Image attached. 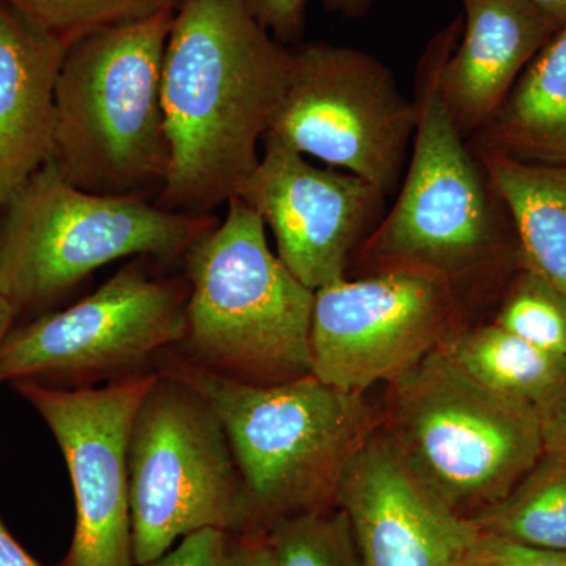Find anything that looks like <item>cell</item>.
<instances>
[{
  "mask_svg": "<svg viewBox=\"0 0 566 566\" xmlns=\"http://www.w3.org/2000/svg\"><path fill=\"white\" fill-rule=\"evenodd\" d=\"M290 66L292 51L245 0H182L164 54L170 164L159 207L208 214L238 197L259 166Z\"/></svg>",
  "mask_w": 566,
  "mask_h": 566,
  "instance_id": "cell-1",
  "label": "cell"
},
{
  "mask_svg": "<svg viewBox=\"0 0 566 566\" xmlns=\"http://www.w3.org/2000/svg\"><path fill=\"white\" fill-rule=\"evenodd\" d=\"M153 368L202 395L221 420L243 479L248 534L335 505L345 469L379 428L365 395L314 375L277 385L238 381L174 348L159 354Z\"/></svg>",
  "mask_w": 566,
  "mask_h": 566,
  "instance_id": "cell-2",
  "label": "cell"
},
{
  "mask_svg": "<svg viewBox=\"0 0 566 566\" xmlns=\"http://www.w3.org/2000/svg\"><path fill=\"white\" fill-rule=\"evenodd\" d=\"M461 28V18L450 22L424 51L417 71L419 122L400 191L357 259L371 273L416 268L442 275L464 305L465 289L493 277L510 251L520 249L485 166L439 95V66Z\"/></svg>",
  "mask_w": 566,
  "mask_h": 566,
  "instance_id": "cell-3",
  "label": "cell"
},
{
  "mask_svg": "<svg viewBox=\"0 0 566 566\" xmlns=\"http://www.w3.org/2000/svg\"><path fill=\"white\" fill-rule=\"evenodd\" d=\"M174 13L87 33L66 50L51 161L76 188L144 197L166 180L163 69Z\"/></svg>",
  "mask_w": 566,
  "mask_h": 566,
  "instance_id": "cell-4",
  "label": "cell"
},
{
  "mask_svg": "<svg viewBox=\"0 0 566 566\" xmlns=\"http://www.w3.org/2000/svg\"><path fill=\"white\" fill-rule=\"evenodd\" d=\"M185 252L186 333L181 356L255 385L312 375L315 292L268 244L266 226L240 197Z\"/></svg>",
  "mask_w": 566,
  "mask_h": 566,
  "instance_id": "cell-5",
  "label": "cell"
},
{
  "mask_svg": "<svg viewBox=\"0 0 566 566\" xmlns=\"http://www.w3.org/2000/svg\"><path fill=\"white\" fill-rule=\"evenodd\" d=\"M379 430L424 485L471 520L545 455L538 409L480 385L441 346L387 382Z\"/></svg>",
  "mask_w": 566,
  "mask_h": 566,
  "instance_id": "cell-6",
  "label": "cell"
},
{
  "mask_svg": "<svg viewBox=\"0 0 566 566\" xmlns=\"http://www.w3.org/2000/svg\"><path fill=\"white\" fill-rule=\"evenodd\" d=\"M0 223V294L17 316L44 307L98 268L134 255L174 260L218 226L144 197L71 185L50 161L14 193Z\"/></svg>",
  "mask_w": 566,
  "mask_h": 566,
  "instance_id": "cell-7",
  "label": "cell"
},
{
  "mask_svg": "<svg viewBox=\"0 0 566 566\" xmlns=\"http://www.w3.org/2000/svg\"><path fill=\"white\" fill-rule=\"evenodd\" d=\"M134 565L185 536L218 528L248 534V501L229 438L202 395L156 371L128 442Z\"/></svg>",
  "mask_w": 566,
  "mask_h": 566,
  "instance_id": "cell-8",
  "label": "cell"
},
{
  "mask_svg": "<svg viewBox=\"0 0 566 566\" xmlns=\"http://www.w3.org/2000/svg\"><path fill=\"white\" fill-rule=\"evenodd\" d=\"M417 122L416 99L406 98L389 66L356 48L316 41L292 51L268 134L389 197L403 180Z\"/></svg>",
  "mask_w": 566,
  "mask_h": 566,
  "instance_id": "cell-9",
  "label": "cell"
},
{
  "mask_svg": "<svg viewBox=\"0 0 566 566\" xmlns=\"http://www.w3.org/2000/svg\"><path fill=\"white\" fill-rule=\"evenodd\" d=\"M188 297L186 277L122 268L80 303L13 326L0 346V385L80 389L150 371L159 354L181 344Z\"/></svg>",
  "mask_w": 566,
  "mask_h": 566,
  "instance_id": "cell-10",
  "label": "cell"
},
{
  "mask_svg": "<svg viewBox=\"0 0 566 566\" xmlns=\"http://www.w3.org/2000/svg\"><path fill=\"white\" fill-rule=\"evenodd\" d=\"M464 305L442 275L390 268L315 292L312 375L349 394L389 382L461 329Z\"/></svg>",
  "mask_w": 566,
  "mask_h": 566,
  "instance_id": "cell-11",
  "label": "cell"
},
{
  "mask_svg": "<svg viewBox=\"0 0 566 566\" xmlns=\"http://www.w3.org/2000/svg\"><path fill=\"white\" fill-rule=\"evenodd\" d=\"M156 370L99 389L14 382L46 422L65 458L76 501L73 539L59 566H133L128 442Z\"/></svg>",
  "mask_w": 566,
  "mask_h": 566,
  "instance_id": "cell-12",
  "label": "cell"
},
{
  "mask_svg": "<svg viewBox=\"0 0 566 566\" xmlns=\"http://www.w3.org/2000/svg\"><path fill=\"white\" fill-rule=\"evenodd\" d=\"M238 197L270 227L283 264L308 289L340 281L386 214L387 196L364 178L322 169L274 136Z\"/></svg>",
  "mask_w": 566,
  "mask_h": 566,
  "instance_id": "cell-13",
  "label": "cell"
},
{
  "mask_svg": "<svg viewBox=\"0 0 566 566\" xmlns=\"http://www.w3.org/2000/svg\"><path fill=\"white\" fill-rule=\"evenodd\" d=\"M335 505L348 516L363 566H464L480 534L424 485L379 428L349 461Z\"/></svg>",
  "mask_w": 566,
  "mask_h": 566,
  "instance_id": "cell-14",
  "label": "cell"
},
{
  "mask_svg": "<svg viewBox=\"0 0 566 566\" xmlns=\"http://www.w3.org/2000/svg\"><path fill=\"white\" fill-rule=\"evenodd\" d=\"M463 28L438 71L447 114L465 140L485 125L560 25L531 0H461Z\"/></svg>",
  "mask_w": 566,
  "mask_h": 566,
  "instance_id": "cell-15",
  "label": "cell"
},
{
  "mask_svg": "<svg viewBox=\"0 0 566 566\" xmlns=\"http://www.w3.org/2000/svg\"><path fill=\"white\" fill-rule=\"evenodd\" d=\"M70 44L0 0V208L50 163L55 85Z\"/></svg>",
  "mask_w": 566,
  "mask_h": 566,
  "instance_id": "cell-16",
  "label": "cell"
},
{
  "mask_svg": "<svg viewBox=\"0 0 566 566\" xmlns=\"http://www.w3.org/2000/svg\"><path fill=\"white\" fill-rule=\"evenodd\" d=\"M472 150L566 167V25L528 62Z\"/></svg>",
  "mask_w": 566,
  "mask_h": 566,
  "instance_id": "cell-17",
  "label": "cell"
},
{
  "mask_svg": "<svg viewBox=\"0 0 566 566\" xmlns=\"http://www.w3.org/2000/svg\"><path fill=\"white\" fill-rule=\"evenodd\" d=\"M476 156L509 212L521 264L566 294V167Z\"/></svg>",
  "mask_w": 566,
  "mask_h": 566,
  "instance_id": "cell-18",
  "label": "cell"
},
{
  "mask_svg": "<svg viewBox=\"0 0 566 566\" xmlns=\"http://www.w3.org/2000/svg\"><path fill=\"white\" fill-rule=\"evenodd\" d=\"M439 346L480 385L538 411L566 385V356L528 344L494 323L461 327Z\"/></svg>",
  "mask_w": 566,
  "mask_h": 566,
  "instance_id": "cell-19",
  "label": "cell"
},
{
  "mask_svg": "<svg viewBox=\"0 0 566 566\" xmlns=\"http://www.w3.org/2000/svg\"><path fill=\"white\" fill-rule=\"evenodd\" d=\"M472 521L490 534L566 551V463L545 453L505 497Z\"/></svg>",
  "mask_w": 566,
  "mask_h": 566,
  "instance_id": "cell-20",
  "label": "cell"
},
{
  "mask_svg": "<svg viewBox=\"0 0 566 566\" xmlns=\"http://www.w3.org/2000/svg\"><path fill=\"white\" fill-rule=\"evenodd\" d=\"M274 566H363L340 506L283 517L264 532Z\"/></svg>",
  "mask_w": 566,
  "mask_h": 566,
  "instance_id": "cell-21",
  "label": "cell"
},
{
  "mask_svg": "<svg viewBox=\"0 0 566 566\" xmlns=\"http://www.w3.org/2000/svg\"><path fill=\"white\" fill-rule=\"evenodd\" d=\"M66 43L87 33L175 11L182 0H3Z\"/></svg>",
  "mask_w": 566,
  "mask_h": 566,
  "instance_id": "cell-22",
  "label": "cell"
},
{
  "mask_svg": "<svg viewBox=\"0 0 566 566\" xmlns=\"http://www.w3.org/2000/svg\"><path fill=\"white\" fill-rule=\"evenodd\" d=\"M493 323L528 344L566 356V294L526 268L510 283Z\"/></svg>",
  "mask_w": 566,
  "mask_h": 566,
  "instance_id": "cell-23",
  "label": "cell"
},
{
  "mask_svg": "<svg viewBox=\"0 0 566 566\" xmlns=\"http://www.w3.org/2000/svg\"><path fill=\"white\" fill-rule=\"evenodd\" d=\"M464 566H566V551L545 549L480 531Z\"/></svg>",
  "mask_w": 566,
  "mask_h": 566,
  "instance_id": "cell-24",
  "label": "cell"
},
{
  "mask_svg": "<svg viewBox=\"0 0 566 566\" xmlns=\"http://www.w3.org/2000/svg\"><path fill=\"white\" fill-rule=\"evenodd\" d=\"M229 535L218 528H205L181 538L164 556L142 566H223Z\"/></svg>",
  "mask_w": 566,
  "mask_h": 566,
  "instance_id": "cell-25",
  "label": "cell"
},
{
  "mask_svg": "<svg viewBox=\"0 0 566 566\" xmlns=\"http://www.w3.org/2000/svg\"><path fill=\"white\" fill-rule=\"evenodd\" d=\"M245 3L260 24L281 43L303 35L307 0H245Z\"/></svg>",
  "mask_w": 566,
  "mask_h": 566,
  "instance_id": "cell-26",
  "label": "cell"
},
{
  "mask_svg": "<svg viewBox=\"0 0 566 566\" xmlns=\"http://www.w3.org/2000/svg\"><path fill=\"white\" fill-rule=\"evenodd\" d=\"M545 453L566 463V385L551 403L539 411Z\"/></svg>",
  "mask_w": 566,
  "mask_h": 566,
  "instance_id": "cell-27",
  "label": "cell"
},
{
  "mask_svg": "<svg viewBox=\"0 0 566 566\" xmlns=\"http://www.w3.org/2000/svg\"><path fill=\"white\" fill-rule=\"evenodd\" d=\"M223 566H274L263 534L229 535Z\"/></svg>",
  "mask_w": 566,
  "mask_h": 566,
  "instance_id": "cell-28",
  "label": "cell"
},
{
  "mask_svg": "<svg viewBox=\"0 0 566 566\" xmlns=\"http://www.w3.org/2000/svg\"><path fill=\"white\" fill-rule=\"evenodd\" d=\"M0 566H41L0 520Z\"/></svg>",
  "mask_w": 566,
  "mask_h": 566,
  "instance_id": "cell-29",
  "label": "cell"
},
{
  "mask_svg": "<svg viewBox=\"0 0 566 566\" xmlns=\"http://www.w3.org/2000/svg\"><path fill=\"white\" fill-rule=\"evenodd\" d=\"M374 0H322L324 9L348 18L363 17Z\"/></svg>",
  "mask_w": 566,
  "mask_h": 566,
  "instance_id": "cell-30",
  "label": "cell"
},
{
  "mask_svg": "<svg viewBox=\"0 0 566 566\" xmlns=\"http://www.w3.org/2000/svg\"><path fill=\"white\" fill-rule=\"evenodd\" d=\"M532 3L556 21L560 28L566 25V0H531Z\"/></svg>",
  "mask_w": 566,
  "mask_h": 566,
  "instance_id": "cell-31",
  "label": "cell"
},
{
  "mask_svg": "<svg viewBox=\"0 0 566 566\" xmlns=\"http://www.w3.org/2000/svg\"><path fill=\"white\" fill-rule=\"evenodd\" d=\"M14 319H17V312L13 311L9 301L0 294V346H2L10 331L13 329Z\"/></svg>",
  "mask_w": 566,
  "mask_h": 566,
  "instance_id": "cell-32",
  "label": "cell"
}]
</instances>
